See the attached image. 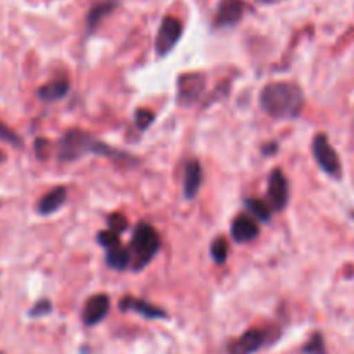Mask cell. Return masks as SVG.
<instances>
[{"instance_id": "6da1fadb", "label": "cell", "mask_w": 354, "mask_h": 354, "mask_svg": "<svg viewBox=\"0 0 354 354\" xmlns=\"http://www.w3.org/2000/svg\"><path fill=\"white\" fill-rule=\"evenodd\" d=\"M261 109L275 120L297 118L304 106V93L299 85L292 82L268 83L259 95Z\"/></svg>"}, {"instance_id": "7a4b0ae2", "label": "cell", "mask_w": 354, "mask_h": 354, "mask_svg": "<svg viewBox=\"0 0 354 354\" xmlns=\"http://www.w3.org/2000/svg\"><path fill=\"white\" fill-rule=\"evenodd\" d=\"M86 154L104 156V158L118 159V161H124V159L135 161L133 158L127 156L124 152L118 151V149L97 140L95 137H92V135L86 133V131L83 130H69L68 133L62 135V138L57 144L59 161L73 162V161H78L80 158H83V156Z\"/></svg>"}, {"instance_id": "3957f363", "label": "cell", "mask_w": 354, "mask_h": 354, "mask_svg": "<svg viewBox=\"0 0 354 354\" xmlns=\"http://www.w3.org/2000/svg\"><path fill=\"white\" fill-rule=\"evenodd\" d=\"M159 248H161V239H159L156 228L147 223L137 225L130 242L133 272H142L154 259V256L159 252Z\"/></svg>"}, {"instance_id": "277c9868", "label": "cell", "mask_w": 354, "mask_h": 354, "mask_svg": "<svg viewBox=\"0 0 354 354\" xmlns=\"http://www.w3.org/2000/svg\"><path fill=\"white\" fill-rule=\"evenodd\" d=\"M311 151H313L315 161L318 162V166H320L327 175L334 176V178H339V176L342 175L341 159H339L337 152H335V149L332 147L330 142H328L327 135H315L313 144H311Z\"/></svg>"}, {"instance_id": "5b68a950", "label": "cell", "mask_w": 354, "mask_h": 354, "mask_svg": "<svg viewBox=\"0 0 354 354\" xmlns=\"http://www.w3.org/2000/svg\"><path fill=\"white\" fill-rule=\"evenodd\" d=\"M176 88H178V102L182 106H190L203 95L206 88V78L201 73H185L178 76Z\"/></svg>"}, {"instance_id": "8992f818", "label": "cell", "mask_w": 354, "mask_h": 354, "mask_svg": "<svg viewBox=\"0 0 354 354\" xmlns=\"http://www.w3.org/2000/svg\"><path fill=\"white\" fill-rule=\"evenodd\" d=\"M266 342H268V332L261 330V328H251L228 344L227 354H254Z\"/></svg>"}, {"instance_id": "52a82bcc", "label": "cell", "mask_w": 354, "mask_h": 354, "mask_svg": "<svg viewBox=\"0 0 354 354\" xmlns=\"http://www.w3.org/2000/svg\"><path fill=\"white\" fill-rule=\"evenodd\" d=\"M180 37H182V23L175 17L162 19L158 37H156V52L159 55L169 54L175 48V45L178 44Z\"/></svg>"}, {"instance_id": "ba28073f", "label": "cell", "mask_w": 354, "mask_h": 354, "mask_svg": "<svg viewBox=\"0 0 354 354\" xmlns=\"http://www.w3.org/2000/svg\"><path fill=\"white\" fill-rule=\"evenodd\" d=\"M289 203V183L282 169H273L268 180V204L273 211H283Z\"/></svg>"}, {"instance_id": "9c48e42d", "label": "cell", "mask_w": 354, "mask_h": 354, "mask_svg": "<svg viewBox=\"0 0 354 354\" xmlns=\"http://www.w3.org/2000/svg\"><path fill=\"white\" fill-rule=\"evenodd\" d=\"M109 296H106V294H95V296H92L86 301L85 306H83V324L88 325V327L100 324L107 317V313H109Z\"/></svg>"}, {"instance_id": "30bf717a", "label": "cell", "mask_w": 354, "mask_h": 354, "mask_svg": "<svg viewBox=\"0 0 354 354\" xmlns=\"http://www.w3.org/2000/svg\"><path fill=\"white\" fill-rule=\"evenodd\" d=\"M245 6L242 0H221L214 24L218 28H232L244 17Z\"/></svg>"}, {"instance_id": "8fae6325", "label": "cell", "mask_w": 354, "mask_h": 354, "mask_svg": "<svg viewBox=\"0 0 354 354\" xmlns=\"http://www.w3.org/2000/svg\"><path fill=\"white\" fill-rule=\"evenodd\" d=\"M230 234L235 242L245 244V242H251L254 241V239H258L259 225L254 218L248 216V214H241V216H237L232 221Z\"/></svg>"}, {"instance_id": "7c38bea8", "label": "cell", "mask_w": 354, "mask_h": 354, "mask_svg": "<svg viewBox=\"0 0 354 354\" xmlns=\"http://www.w3.org/2000/svg\"><path fill=\"white\" fill-rule=\"evenodd\" d=\"M120 310L121 311H135V313L142 315V317L149 318V320H162V318L168 317V315H166V311L161 310V308L154 306V304L147 303V301H144V299H138V297H131V296L121 297Z\"/></svg>"}, {"instance_id": "4fadbf2b", "label": "cell", "mask_w": 354, "mask_h": 354, "mask_svg": "<svg viewBox=\"0 0 354 354\" xmlns=\"http://www.w3.org/2000/svg\"><path fill=\"white\" fill-rule=\"evenodd\" d=\"M68 201V190L66 187H55V189L48 190L37 204V209L38 213L47 216V214L55 213V211L61 209L64 206V203Z\"/></svg>"}, {"instance_id": "5bb4252c", "label": "cell", "mask_w": 354, "mask_h": 354, "mask_svg": "<svg viewBox=\"0 0 354 354\" xmlns=\"http://www.w3.org/2000/svg\"><path fill=\"white\" fill-rule=\"evenodd\" d=\"M203 185V168L199 161H189L185 166V180H183V194L187 199H194Z\"/></svg>"}, {"instance_id": "9a60e30c", "label": "cell", "mask_w": 354, "mask_h": 354, "mask_svg": "<svg viewBox=\"0 0 354 354\" xmlns=\"http://www.w3.org/2000/svg\"><path fill=\"white\" fill-rule=\"evenodd\" d=\"M69 92V82L68 80H52V82L45 83L44 86H40L37 92L38 99L45 100V102H55V100H61L68 95Z\"/></svg>"}, {"instance_id": "2e32d148", "label": "cell", "mask_w": 354, "mask_h": 354, "mask_svg": "<svg viewBox=\"0 0 354 354\" xmlns=\"http://www.w3.org/2000/svg\"><path fill=\"white\" fill-rule=\"evenodd\" d=\"M118 2L116 0H104V2L95 3V6L90 9L88 17H86V26H88V31L92 33L97 26L100 24V21L106 16H109L114 9H116Z\"/></svg>"}, {"instance_id": "e0dca14e", "label": "cell", "mask_w": 354, "mask_h": 354, "mask_svg": "<svg viewBox=\"0 0 354 354\" xmlns=\"http://www.w3.org/2000/svg\"><path fill=\"white\" fill-rule=\"evenodd\" d=\"M106 263L109 268L118 270V272H123V270H127L128 266L131 265L130 249L123 248V245L111 249V251H107L106 254Z\"/></svg>"}, {"instance_id": "ac0fdd59", "label": "cell", "mask_w": 354, "mask_h": 354, "mask_svg": "<svg viewBox=\"0 0 354 354\" xmlns=\"http://www.w3.org/2000/svg\"><path fill=\"white\" fill-rule=\"evenodd\" d=\"M245 207L249 209V213L254 216L256 221H261V223H268L270 218H272V207L270 204H266L261 199H245L244 201Z\"/></svg>"}, {"instance_id": "d6986e66", "label": "cell", "mask_w": 354, "mask_h": 354, "mask_svg": "<svg viewBox=\"0 0 354 354\" xmlns=\"http://www.w3.org/2000/svg\"><path fill=\"white\" fill-rule=\"evenodd\" d=\"M211 258L214 259V263L218 265H223L228 258V242L223 237H218L216 241H213L211 244Z\"/></svg>"}, {"instance_id": "ffe728a7", "label": "cell", "mask_w": 354, "mask_h": 354, "mask_svg": "<svg viewBox=\"0 0 354 354\" xmlns=\"http://www.w3.org/2000/svg\"><path fill=\"white\" fill-rule=\"evenodd\" d=\"M97 242H99L104 249H107V251H111V249H114V248H120L121 245L120 234L109 230V228H107V230L99 232V235H97Z\"/></svg>"}, {"instance_id": "44dd1931", "label": "cell", "mask_w": 354, "mask_h": 354, "mask_svg": "<svg viewBox=\"0 0 354 354\" xmlns=\"http://www.w3.org/2000/svg\"><path fill=\"white\" fill-rule=\"evenodd\" d=\"M304 354H327V348H325V341L324 335L320 332L311 335L310 341L306 342V346L303 348Z\"/></svg>"}, {"instance_id": "7402d4cb", "label": "cell", "mask_w": 354, "mask_h": 354, "mask_svg": "<svg viewBox=\"0 0 354 354\" xmlns=\"http://www.w3.org/2000/svg\"><path fill=\"white\" fill-rule=\"evenodd\" d=\"M154 118L156 116L152 111L145 109V107H140V109L135 111V127H137L140 131H145L152 124Z\"/></svg>"}, {"instance_id": "603a6c76", "label": "cell", "mask_w": 354, "mask_h": 354, "mask_svg": "<svg viewBox=\"0 0 354 354\" xmlns=\"http://www.w3.org/2000/svg\"><path fill=\"white\" fill-rule=\"evenodd\" d=\"M0 140L7 142V144L14 145V147H21L23 145V140L19 138V135L14 133L9 127H6V123L0 121Z\"/></svg>"}, {"instance_id": "cb8c5ba5", "label": "cell", "mask_w": 354, "mask_h": 354, "mask_svg": "<svg viewBox=\"0 0 354 354\" xmlns=\"http://www.w3.org/2000/svg\"><path fill=\"white\" fill-rule=\"evenodd\" d=\"M107 225H109V230L116 232V234H121L128 228V221L123 214L120 213H113L107 216Z\"/></svg>"}, {"instance_id": "d4e9b609", "label": "cell", "mask_w": 354, "mask_h": 354, "mask_svg": "<svg viewBox=\"0 0 354 354\" xmlns=\"http://www.w3.org/2000/svg\"><path fill=\"white\" fill-rule=\"evenodd\" d=\"M52 311V304L50 301L47 299H41L38 301L37 304H35L33 308L30 310V317L33 318H38V317H45V315H48Z\"/></svg>"}, {"instance_id": "484cf974", "label": "cell", "mask_w": 354, "mask_h": 354, "mask_svg": "<svg viewBox=\"0 0 354 354\" xmlns=\"http://www.w3.org/2000/svg\"><path fill=\"white\" fill-rule=\"evenodd\" d=\"M45 147H48V142L45 138H38L37 144H35V149H37L38 158L44 159L45 158Z\"/></svg>"}, {"instance_id": "4316f807", "label": "cell", "mask_w": 354, "mask_h": 354, "mask_svg": "<svg viewBox=\"0 0 354 354\" xmlns=\"http://www.w3.org/2000/svg\"><path fill=\"white\" fill-rule=\"evenodd\" d=\"M258 2H261V3H279V2H282V0H258Z\"/></svg>"}, {"instance_id": "83f0119b", "label": "cell", "mask_w": 354, "mask_h": 354, "mask_svg": "<svg viewBox=\"0 0 354 354\" xmlns=\"http://www.w3.org/2000/svg\"><path fill=\"white\" fill-rule=\"evenodd\" d=\"M3 161H6V154H3V152L0 151V165H2Z\"/></svg>"}, {"instance_id": "f1b7e54d", "label": "cell", "mask_w": 354, "mask_h": 354, "mask_svg": "<svg viewBox=\"0 0 354 354\" xmlns=\"http://www.w3.org/2000/svg\"><path fill=\"white\" fill-rule=\"evenodd\" d=\"M0 354H2V353H0Z\"/></svg>"}]
</instances>
